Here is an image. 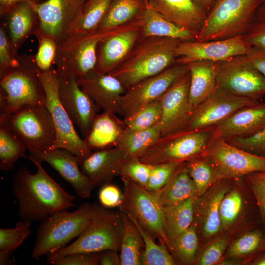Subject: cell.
<instances>
[{"instance_id":"obj_21","label":"cell","mask_w":265,"mask_h":265,"mask_svg":"<svg viewBox=\"0 0 265 265\" xmlns=\"http://www.w3.org/2000/svg\"><path fill=\"white\" fill-rule=\"evenodd\" d=\"M76 79L82 90L103 111L122 115L120 99L126 89L117 78L94 70Z\"/></svg>"},{"instance_id":"obj_62","label":"cell","mask_w":265,"mask_h":265,"mask_svg":"<svg viewBox=\"0 0 265 265\" xmlns=\"http://www.w3.org/2000/svg\"><path fill=\"white\" fill-rule=\"evenodd\" d=\"M265 250V236H264L262 243L261 244V245L258 250V252L259 251H263Z\"/></svg>"},{"instance_id":"obj_37","label":"cell","mask_w":265,"mask_h":265,"mask_svg":"<svg viewBox=\"0 0 265 265\" xmlns=\"http://www.w3.org/2000/svg\"><path fill=\"white\" fill-rule=\"evenodd\" d=\"M127 214V213H126ZM138 229L144 243V250L141 256V265H174L176 262L168 251L166 244H157L154 237L133 217L127 214Z\"/></svg>"},{"instance_id":"obj_31","label":"cell","mask_w":265,"mask_h":265,"mask_svg":"<svg viewBox=\"0 0 265 265\" xmlns=\"http://www.w3.org/2000/svg\"><path fill=\"white\" fill-rule=\"evenodd\" d=\"M142 36L172 37L182 41H194L196 35L169 22L148 6L141 17Z\"/></svg>"},{"instance_id":"obj_39","label":"cell","mask_w":265,"mask_h":265,"mask_svg":"<svg viewBox=\"0 0 265 265\" xmlns=\"http://www.w3.org/2000/svg\"><path fill=\"white\" fill-rule=\"evenodd\" d=\"M208 196L203 211V236L210 238L217 234L222 228L220 217V202L229 190L227 185L220 184Z\"/></svg>"},{"instance_id":"obj_60","label":"cell","mask_w":265,"mask_h":265,"mask_svg":"<svg viewBox=\"0 0 265 265\" xmlns=\"http://www.w3.org/2000/svg\"><path fill=\"white\" fill-rule=\"evenodd\" d=\"M11 254L0 252V265H9L13 263L11 259Z\"/></svg>"},{"instance_id":"obj_27","label":"cell","mask_w":265,"mask_h":265,"mask_svg":"<svg viewBox=\"0 0 265 265\" xmlns=\"http://www.w3.org/2000/svg\"><path fill=\"white\" fill-rule=\"evenodd\" d=\"M218 63L219 62L198 60L187 64L190 75L188 101L192 113L218 87Z\"/></svg>"},{"instance_id":"obj_12","label":"cell","mask_w":265,"mask_h":265,"mask_svg":"<svg viewBox=\"0 0 265 265\" xmlns=\"http://www.w3.org/2000/svg\"><path fill=\"white\" fill-rule=\"evenodd\" d=\"M217 84L218 87L238 96L261 100L265 96V77L246 55L219 62Z\"/></svg>"},{"instance_id":"obj_8","label":"cell","mask_w":265,"mask_h":265,"mask_svg":"<svg viewBox=\"0 0 265 265\" xmlns=\"http://www.w3.org/2000/svg\"><path fill=\"white\" fill-rule=\"evenodd\" d=\"M0 121L20 136L30 154L51 150L55 142L54 124L46 106H24L11 113L0 115Z\"/></svg>"},{"instance_id":"obj_29","label":"cell","mask_w":265,"mask_h":265,"mask_svg":"<svg viewBox=\"0 0 265 265\" xmlns=\"http://www.w3.org/2000/svg\"><path fill=\"white\" fill-rule=\"evenodd\" d=\"M162 207H168L197 196L195 185L190 176L186 162L176 169L165 186L152 192Z\"/></svg>"},{"instance_id":"obj_26","label":"cell","mask_w":265,"mask_h":265,"mask_svg":"<svg viewBox=\"0 0 265 265\" xmlns=\"http://www.w3.org/2000/svg\"><path fill=\"white\" fill-rule=\"evenodd\" d=\"M34 3L23 2L15 5L5 15L7 17L8 38L11 53L17 58L18 51L26 40L34 34L39 26V18Z\"/></svg>"},{"instance_id":"obj_40","label":"cell","mask_w":265,"mask_h":265,"mask_svg":"<svg viewBox=\"0 0 265 265\" xmlns=\"http://www.w3.org/2000/svg\"><path fill=\"white\" fill-rule=\"evenodd\" d=\"M168 249L173 257L183 265H190L196 258L198 249V238L195 223L169 241Z\"/></svg>"},{"instance_id":"obj_4","label":"cell","mask_w":265,"mask_h":265,"mask_svg":"<svg viewBox=\"0 0 265 265\" xmlns=\"http://www.w3.org/2000/svg\"><path fill=\"white\" fill-rule=\"evenodd\" d=\"M265 0H215L195 41L218 40L244 36Z\"/></svg>"},{"instance_id":"obj_2","label":"cell","mask_w":265,"mask_h":265,"mask_svg":"<svg viewBox=\"0 0 265 265\" xmlns=\"http://www.w3.org/2000/svg\"><path fill=\"white\" fill-rule=\"evenodd\" d=\"M181 39L142 36L127 58L108 73L127 90L176 64V50Z\"/></svg>"},{"instance_id":"obj_5","label":"cell","mask_w":265,"mask_h":265,"mask_svg":"<svg viewBox=\"0 0 265 265\" xmlns=\"http://www.w3.org/2000/svg\"><path fill=\"white\" fill-rule=\"evenodd\" d=\"M123 231L121 212L93 204L90 221L73 243L47 255V258L75 252L120 251Z\"/></svg>"},{"instance_id":"obj_22","label":"cell","mask_w":265,"mask_h":265,"mask_svg":"<svg viewBox=\"0 0 265 265\" xmlns=\"http://www.w3.org/2000/svg\"><path fill=\"white\" fill-rule=\"evenodd\" d=\"M265 126V102L243 107L214 126V138L247 136Z\"/></svg>"},{"instance_id":"obj_36","label":"cell","mask_w":265,"mask_h":265,"mask_svg":"<svg viewBox=\"0 0 265 265\" xmlns=\"http://www.w3.org/2000/svg\"><path fill=\"white\" fill-rule=\"evenodd\" d=\"M120 211L123 224L120 249L121 265H140L144 247L141 234L130 217L124 212Z\"/></svg>"},{"instance_id":"obj_41","label":"cell","mask_w":265,"mask_h":265,"mask_svg":"<svg viewBox=\"0 0 265 265\" xmlns=\"http://www.w3.org/2000/svg\"><path fill=\"white\" fill-rule=\"evenodd\" d=\"M160 99L124 118L125 130L136 131L149 128L159 123L161 116Z\"/></svg>"},{"instance_id":"obj_6","label":"cell","mask_w":265,"mask_h":265,"mask_svg":"<svg viewBox=\"0 0 265 265\" xmlns=\"http://www.w3.org/2000/svg\"><path fill=\"white\" fill-rule=\"evenodd\" d=\"M92 204L84 203L77 210L54 212L41 221L31 252L33 259L62 249L73 238L78 237L88 224Z\"/></svg>"},{"instance_id":"obj_58","label":"cell","mask_w":265,"mask_h":265,"mask_svg":"<svg viewBox=\"0 0 265 265\" xmlns=\"http://www.w3.org/2000/svg\"><path fill=\"white\" fill-rule=\"evenodd\" d=\"M207 15L211 11L215 0H194Z\"/></svg>"},{"instance_id":"obj_45","label":"cell","mask_w":265,"mask_h":265,"mask_svg":"<svg viewBox=\"0 0 265 265\" xmlns=\"http://www.w3.org/2000/svg\"><path fill=\"white\" fill-rule=\"evenodd\" d=\"M264 237L259 230L244 234L231 245L227 252V257L237 258L258 252Z\"/></svg>"},{"instance_id":"obj_7","label":"cell","mask_w":265,"mask_h":265,"mask_svg":"<svg viewBox=\"0 0 265 265\" xmlns=\"http://www.w3.org/2000/svg\"><path fill=\"white\" fill-rule=\"evenodd\" d=\"M214 139V126L200 130H182L161 136L138 158L142 162L151 165L184 162L200 156Z\"/></svg>"},{"instance_id":"obj_48","label":"cell","mask_w":265,"mask_h":265,"mask_svg":"<svg viewBox=\"0 0 265 265\" xmlns=\"http://www.w3.org/2000/svg\"><path fill=\"white\" fill-rule=\"evenodd\" d=\"M226 141L244 151L265 157V126L252 135Z\"/></svg>"},{"instance_id":"obj_24","label":"cell","mask_w":265,"mask_h":265,"mask_svg":"<svg viewBox=\"0 0 265 265\" xmlns=\"http://www.w3.org/2000/svg\"><path fill=\"white\" fill-rule=\"evenodd\" d=\"M30 156L42 162H46L73 187L78 195L86 198L92 189L86 176L79 165L80 159L68 150L54 149Z\"/></svg>"},{"instance_id":"obj_25","label":"cell","mask_w":265,"mask_h":265,"mask_svg":"<svg viewBox=\"0 0 265 265\" xmlns=\"http://www.w3.org/2000/svg\"><path fill=\"white\" fill-rule=\"evenodd\" d=\"M148 6L196 37L207 16L194 0H148Z\"/></svg>"},{"instance_id":"obj_14","label":"cell","mask_w":265,"mask_h":265,"mask_svg":"<svg viewBox=\"0 0 265 265\" xmlns=\"http://www.w3.org/2000/svg\"><path fill=\"white\" fill-rule=\"evenodd\" d=\"M188 71L187 64L176 63L126 90L120 99L122 116L126 117L159 99L177 79Z\"/></svg>"},{"instance_id":"obj_32","label":"cell","mask_w":265,"mask_h":265,"mask_svg":"<svg viewBox=\"0 0 265 265\" xmlns=\"http://www.w3.org/2000/svg\"><path fill=\"white\" fill-rule=\"evenodd\" d=\"M197 198L195 196L174 205L162 207L163 229L168 242L193 223Z\"/></svg>"},{"instance_id":"obj_47","label":"cell","mask_w":265,"mask_h":265,"mask_svg":"<svg viewBox=\"0 0 265 265\" xmlns=\"http://www.w3.org/2000/svg\"><path fill=\"white\" fill-rule=\"evenodd\" d=\"M183 162H168L152 165L146 189L156 192L162 188L178 167Z\"/></svg>"},{"instance_id":"obj_15","label":"cell","mask_w":265,"mask_h":265,"mask_svg":"<svg viewBox=\"0 0 265 265\" xmlns=\"http://www.w3.org/2000/svg\"><path fill=\"white\" fill-rule=\"evenodd\" d=\"M252 46L243 36L204 42L181 41L176 50V63L187 64L198 60L220 62L237 55H246Z\"/></svg>"},{"instance_id":"obj_46","label":"cell","mask_w":265,"mask_h":265,"mask_svg":"<svg viewBox=\"0 0 265 265\" xmlns=\"http://www.w3.org/2000/svg\"><path fill=\"white\" fill-rule=\"evenodd\" d=\"M152 169V165L142 162L138 157H132L123 162L119 176L129 178L145 188Z\"/></svg>"},{"instance_id":"obj_1","label":"cell","mask_w":265,"mask_h":265,"mask_svg":"<svg viewBox=\"0 0 265 265\" xmlns=\"http://www.w3.org/2000/svg\"><path fill=\"white\" fill-rule=\"evenodd\" d=\"M37 171L20 167L13 177L12 190L18 203L21 220L41 221L51 214L74 206L75 197L66 191L44 170L41 162L29 156Z\"/></svg>"},{"instance_id":"obj_44","label":"cell","mask_w":265,"mask_h":265,"mask_svg":"<svg viewBox=\"0 0 265 265\" xmlns=\"http://www.w3.org/2000/svg\"><path fill=\"white\" fill-rule=\"evenodd\" d=\"M243 205V199L237 189L228 190L222 198L219 207L221 226L229 228L239 215Z\"/></svg>"},{"instance_id":"obj_28","label":"cell","mask_w":265,"mask_h":265,"mask_svg":"<svg viewBox=\"0 0 265 265\" xmlns=\"http://www.w3.org/2000/svg\"><path fill=\"white\" fill-rule=\"evenodd\" d=\"M110 112L97 114L84 137L92 150H99L115 147L125 129L124 120Z\"/></svg>"},{"instance_id":"obj_34","label":"cell","mask_w":265,"mask_h":265,"mask_svg":"<svg viewBox=\"0 0 265 265\" xmlns=\"http://www.w3.org/2000/svg\"><path fill=\"white\" fill-rule=\"evenodd\" d=\"M111 1L87 0L69 28L66 37L85 35L96 32Z\"/></svg>"},{"instance_id":"obj_20","label":"cell","mask_w":265,"mask_h":265,"mask_svg":"<svg viewBox=\"0 0 265 265\" xmlns=\"http://www.w3.org/2000/svg\"><path fill=\"white\" fill-rule=\"evenodd\" d=\"M58 78L60 101L75 126L85 137L100 108L80 88L75 77Z\"/></svg>"},{"instance_id":"obj_17","label":"cell","mask_w":265,"mask_h":265,"mask_svg":"<svg viewBox=\"0 0 265 265\" xmlns=\"http://www.w3.org/2000/svg\"><path fill=\"white\" fill-rule=\"evenodd\" d=\"M142 37L141 18L103 39L97 48L96 71L108 74L129 56Z\"/></svg>"},{"instance_id":"obj_9","label":"cell","mask_w":265,"mask_h":265,"mask_svg":"<svg viewBox=\"0 0 265 265\" xmlns=\"http://www.w3.org/2000/svg\"><path fill=\"white\" fill-rule=\"evenodd\" d=\"M36 73L43 85L46 95V106L52 116L56 135L52 150H69L80 159L89 156L92 150L84 139L78 133L75 125L62 106L58 95V78L54 69L43 71L34 65Z\"/></svg>"},{"instance_id":"obj_53","label":"cell","mask_w":265,"mask_h":265,"mask_svg":"<svg viewBox=\"0 0 265 265\" xmlns=\"http://www.w3.org/2000/svg\"><path fill=\"white\" fill-rule=\"evenodd\" d=\"M98 198L100 204L107 208L118 207L122 198V192L116 186L111 183L101 186Z\"/></svg>"},{"instance_id":"obj_54","label":"cell","mask_w":265,"mask_h":265,"mask_svg":"<svg viewBox=\"0 0 265 265\" xmlns=\"http://www.w3.org/2000/svg\"><path fill=\"white\" fill-rule=\"evenodd\" d=\"M243 38L252 47L265 48V20L255 21Z\"/></svg>"},{"instance_id":"obj_3","label":"cell","mask_w":265,"mask_h":265,"mask_svg":"<svg viewBox=\"0 0 265 265\" xmlns=\"http://www.w3.org/2000/svg\"><path fill=\"white\" fill-rule=\"evenodd\" d=\"M34 56L19 55L0 81V115L26 105L46 106V95L35 69Z\"/></svg>"},{"instance_id":"obj_10","label":"cell","mask_w":265,"mask_h":265,"mask_svg":"<svg viewBox=\"0 0 265 265\" xmlns=\"http://www.w3.org/2000/svg\"><path fill=\"white\" fill-rule=\"evenodd\" d=\"M122 27L67 37L58 45L54 62L58 77L73 76L78 79L95 70L99 44Z\"/></svg>"},{"instance_id":"obj_18","label":"cell","mask_w":265,"mask_h":265,"mask_svg":"<svg viewBox=\"0 0 265 265\" xmlns=\"http://www.w3.org/2000/svg\"><path fill=\"white\" fill-rule=\"evenodd\" d=\"M190 75L189 71L177 79L159 98L161 136L184 130L192 111L188 101Z\"/></svg>"},{"instance_id":"obj_50","label":"cell","mask_w":265,"mask_h":265,"mask_svg":"<svg viewBox=\"0 0 265 265\" xmlns=\"http://www.w3.org/2000/svg\"><path fill=\"white\" fill-rule=\"evenodd\" d=\"M99 256V252H75L47 258V261L53 265H98Z\"/></svg>"},{"instance_id":"obj_35","label":"cell","mask_w":265,"mask_h":265,"mask_svg":"<svg viewBox=\"0 0 265 265\" xmlns=\"http://www.w3.org/2000/svg\"><path fill=\"white\" fill-rule=\"evenodd\" d=\"M26 144L20 136L8 125L0 121V168L8 171L20 158H28Z\"/></svg>"},{"instance_id":"obj_19","label":"cell","mask_w":265,"mask_h":265,"mask_svg":"<svg viewBox=\"0 0 265 265\" xmlns=\"http://www.w3.org/2000/svg\"><path fill=\"white\" fill-rule=\"evenodd\" d=\"M87 0H45L34 3L38 28L58 45L66 37L73 23Z\"/></svg>"},{"instance_id":"obj_11","label":"cell","mask_w":265,"mask_h":265,"mask_svg":"<svg viewBox=\"0 0 265 265\" xmlns=\"http://www.w3.org/2000/svg\"><path fill=\"white\" fill-rule=\"evenodd\" d=\"M123 191L118 208L135 218L154 238L168 248L169 242L163 229L162 207L154 194L128 178H121Z\"/></svg>"},{"instance_id":"obj_33","label":"cell","mask_w":265,"mask_h":265,"mask_svg":"<svg viewBox=\"0 0 265 265\" xmlns=\"http://www.w3.org/2000/svg\"><path fill=\"white\" fill-rule=\"evenodd\" d=\"M161 136L159 123L143 130L125 129L115 146L122 151L125 160L132 157H139Z\"/></svg>"},{"instance_id":"obj_57","label":"cell","mask_w":265,"mask_h":265,"mask_svg":"<svg viewBox=\"0 0 265 265\" xmlns=\"http://www.w3.org/2000/svg\"><path fill=\"white\" fill-rule=\"evenodd\" d=\"M41 0H0V14L1 16L6 15L16 4L23 2L38 3Z\"/></svg>"},{"instance_id":"obj_61","label":"cell","mask_w":265,"mask_h":265,"mask_svg":"<svg viewBox=\"0 0 265 265\" xmlns=\"http://www.w3.org/2000/svg\"><path fill=\"white\" fill-rule=\"evenodd\" d=\"M253 265H265V253L254 261Z\"/></svg>"},{"instance_id":"obj_16","label":"cell","mask_w":265,"mask_h":265,"mask_svg":"<svg viewBox=\"0 0 265 265\" xmlns=\"http://www.w3.org/2000/svg\"><path fill=\"white\" fill-rule=\"evenodd\" d=\"M260 100L238 96L217 87L192 112L184 130L213 127L239 109Z\"/></svg>"},{"instance_id":"obj_42","label":"cell","mask_w":265,"mask_h":265,"mask_svg":"<svg viewBox=\"0 0 265 265\" xmlns=\"http://www.w3.org/2000/svg\"><path fill=\"white\" fill-rule=\"evenodd\" d=\"M34 35L38 41L37 52L34 56L35 64L40 70L48 71L54 64L58 45L55 40L38 27Z\"/></svg>"},{"instance_id":"obj_38","label":"cell","mask_w":265,"mask_h":265,"mask_svg":"<svg viewBox=\"0 0 265 265\" xmlns=\"http://www.w3.org/2000/svg\"><path fill=\"white\" fill-rule=\"evenodd\" d=\"M188 172L197 189V196L202 195L213 183L221 180L212 161L204 156H199L186 162Z\"/></svg>"},{"instance_id":"obj_13","label":"cell","mask_w":265,"mask_h":265,"mask_svg":"<svg viewBox=\"0 0 265 265\" xmlns=\"http://www.w3.org/2000/svg\"><path fill=\"white\" fill-rule=\"evenodd\" d=\"M200 156L212 161L221 180L265 171V157L238 148L221 138H215Z\"/></svg>"},{"instance_id":"obj_43","label":"cell","mask_w":265,"mask_h":265,"mask_svg":"<svg viewBox=\"0 0 265 265\" xmlns=\"http://www.w3.org/2000/svg\"><path fill=\"white\" fill-rule=\"evenodd\" d=\"M31 222L21 220L14 228L0 229V252L10 254L30 236Z\"/></svg>"},{"instance_id":"obj_51","label":"cell","mask_w":265,"mask_h":265,"mask_svg":"<svg viewBox=\"0 0 265 265\" xmlns=\"http://www.w3.org/2000/svg\"><path fill=\"white\" fill-rule=\"evenodd\" d=\"M228 244L226 237H220L204 249L198 260L200 265H212L217 264L221 260Z\"/></svg>"},{"instance_id":"obj_49","label":"cell","mask_w":265,"mask_h":265,"mask_svg":"<svg viewBox=\"0 0 265 265\" xmlns=\"http://www.w3.org/2000/svg\"><path fill=\"white\" fill-rule=\"evenodd\" d=\"M247 184L258 207L265 225V171L254 172L245 176Z\"/></svg>"},{"instance_id":"obj_56","label":"cell","mask_w":265,"mask_h":265,"mask_svg":"<svg viewBox=\"0 0 265 265\" xmlns=\"http://www.w3.org/2000/svg\"><path fill=\"white\" fill-rule=\"evenodd\" d=\"M118 252L106 250L99 252V264L101 265H120L121 260Z\"/></svg>"},{"instance_id":"obj_30","label":"cell","mask_w":265,"mask_h":265,"mask_svg":"<svg viewBox=\"0 0 265 265\" xmlns=\"http://www.w3.org/2000/svg\"><path fill=\"white\" fill-rule=\"evenodd\" d=\"M148 0H111L97 31L116 29L140 19Z\"/></svg>"},{"instance_id":"obj_55","label":"cell","mask_w":265,"mask_h":265,"mask_svg":"<svg viewBox=\"0 0 265 265\" xmlns=\"http://www.w3.org/2000/svg\"><path fill=\"white\" fill-rule=\"evenodd\" d=\"M246 56L251 64L265 77V48L252 46Z\"/></svg>"},{"instance_id":"obj_23","label":"cell","mask_w":265,"mask_h":265,"mask_svg":"<svg viewBox=\"0 0 265 265\" xmlns=\"http://www.w3.org/2000/svg\"><path fill=\"white\" fill-rule=\"evenodd\" d=\"M125 159L118 147L97 150L84 159L79 160L82 172L89 180L91 189L110 184L120 175Z\"/></svg>"},{"instance_id":"obj_52","label":"cell","mask_w":265,"mask_h":265,"mask_svg":"<svg viewBox=\"0 0 265 265\" xmlns=\"http://www.w3.org/2000/svg\"><path fill=\"white\" fill-rule=\"evenodd\" d=\"M16 59L12 56L8 36L2 24L0 27V79L7 73Z\"/></svg>"},{"instance_id":"obj_59","label":"cell","mask_w":265,"mask_h":265,"mask_svg":"<svg viewBox=\"0 0 265 265\" xmlns=\"http://www.w3.org/2000/svg\"><path fill=\"white\" fill-rule=\"evenodd\" d=\"M258 20H265V2L257 9L254 18V22Z\"/></svg>"}]
</instances>
